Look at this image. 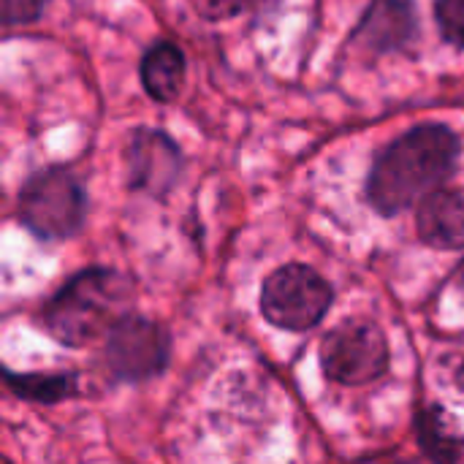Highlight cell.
<instances>
[{
    "label": "cell",
    "mask_w": 464,
    "mask_h": 464,
    "mask_svg": "<svg viewBox=\"0 0 464 464\" xmlns=\"http://www.w3.org/2000/svg\"><path fill=\"white\" fill-rule=\"evenodd\" d=\"M87 215V196L68 169H44L19 190V220L41 239L79 234Z\"/></svg>",
    "instance_id": "3957f363"
},
{
    "label": "cell",
    "mask_w": 464,
    "mask_h": 464,
    "mask_svg": "<svg viewBox=\"0 0 464 464\" xmlns=\"http://www.w3.org/2000/svg\"><path fill=\"white\" fill-rule=\"evenodd\" d=\"M419 237L438 250L464 247V196L457 190H435L419 204Z\"/></svg>",
    "instance_id": "9c48e42d"
},
{
    "label": "cell",
    "mask_w": 464,
    "mask_h": 464,
    "mask_svg": "<svg viewBox=\"0 0 464 464\" xmlns=\"http://www.w3.org/2000/svg\"><path fill=\"white\" fill-rule=\"evenodd\" d=\"M459 283H462V288H464V264L459 266Z\"/></svg>",
    "instance_id": "2e32d148"
},
{
    "label": "cell",
    "mask_w": 464,
    "mask_h": 464,
    "mask_svg": "<svg viewBox=\"0 0 464 464\" xmlns=\"http://www.w3.org/2000/svg\"><path fill=\"white\" fill-rule=\"evenodd\" d=\"M332 285L304 264L275 269L261 285V315L285 332H307L324 321L332 307Z\"/></svg>",
    "instance_id": "277c9868"
},
{
    "label": "cell",
    "mask_w": 464,
    "mask_h": 464,
    "mask_svg": "<svg viewBox=\"0 0 464 464\" xmlns=\"http://www.w3.org/2000/svg\"><path fill=\"white\" fill-rule=\"evenodd\" d=\"M5 383L16 397L41 405L63 402L76 392V375L71 372H5Z\"/></svg>",
    "instance_id": "7c38bea8"
},
{
    "label": "cell",
    "mask_w": 464,
    "mask_h": 464,
    "mask_svg": "<svg viewBox=\"0 0 464 464\" xmlns=\"http://www.w3.org/2000/svg\"><path fill=\"white\" fill-rule=\"evenodd\" d=\"M141 84L150 98L169 103L185 84V54L177 44L160 41L141 60Z\"/></svg>",
    "instance_id": "8fae6325"
},
{
    "label": "cell",
    "mask_w": 464,
    "mask_h": 464,
    "mask_svg": "<svg viewBox=\"0 0 464 464\" xmlns=\"http://www.w3.org/2000/svg\"><path fill=\"white\" fill-rule=\"evenodd\" d=\"M435 19L451 44L464 46V0H438Z\"/></svg>",
    "instance_id": "4fadbf2b"
},
{
    "label": "cell",
    "mask_w": 464,
    "mask_h": 464,
    "mask_svg": "<svg viewBox=\"0 0 464 464\" xmlns=\"http://www.w3.org/2000/svg\"><path fill=\"white\" fill-rule=\"evenodd\" d=\"M128 185L147 196H166L182 171V155L177 144L152 128H139L128 144Z\"/></svg>",
    "instance_id": "52a82bcc"
},
{
    "label": "cell",
    "mask_w": 464,
    "mask_h": 464,
    "mask_svg": "<svg viewBox=\"0 0 464 464\" xmlns=\"http://www.w3.org/2000/svg\"><path fill=\"white\" fill-rule=\"evenodd\" d=\"M133 283L117 269L92 266L73 275L41 310L46 332L71 348L106 340L133 313Z\"/></svg>",
    "instance_id": "7a4b0ae2"
},
{
    "label": "cell",
    "mask_w": 464,
    "mask_h": 464,
    "mask_svg": "<svg viewBox=\"0 0 464 464\" xmlns=\"http://www.w3.org/2000/svg\"><path fill=\"white\" fill-rule=\"evenodd\" d=\"M416 33V11L411 0H372L364 11L356 38L372 52H394Z\"/></svg>",
    "instance_id": "ba28073f"
},
{
    "label": "cell",
    "mask_w": 464,
    "mask_h": 464,
    "mask_svg": "<svg viewBox=\"0 0 464 464\" xmlns=\"http://www.w3.org/2000/svg\"><path fill=\"white\" fill-rule=\"evenodd\" d=\"M459 158V141L446 125H416L394 139L372 163L367 198L375 212L392 218L440 190Z\"/></svg>",
    "instance_id": "6da1fadb"
},
{
    "label": "cell",
    "mask_w": 464,
    "mask_h": 464,
    "mask_svg": "<svg viewBox=\"0 0 464 464\" xmlns=\"http://www.w3.org/2000/svg\"><path fill=\"white\" fill-rule=\"evenodd\" d=\"M416 438L432 464H459L464 459V432L440 405H430L419 413Z\"/></svg>",
    "instance_id": "30bf717a"
},
{
    "label": "cell",
    "mask_w": 464,
    "mask_h": 464,
    "mask_svg": "<svg viewBox=\"0 0 464 464\" xmlns=\"http://www.w3.org/2000/svg\"><path fill=\"white\" fill-rule=\"evenodd\" d=\"M171 353L169 334L147 318H125L103 343V364L114 381L139 383L166 370Z\"/></svg>",
    "instance_id": "8992f818"
},
{
    "label": "cell",
    "mask_w": 464,
    "mask_h": 464,
    "mask_svg": "<svg viewBox=\"0 0 464 464\" xmlns=\"http://www.w3.org/2000/svg\"><path fill=\"white\" fill-rule=\"evenodd\" d=\"M46 0H0V16L5 24L33 22L44 11Z\"/></svg>",
    "instance_id": "9a60e30c"
},
{
    "label": "cell",
    "mask_w": 464,
    "mask_h": 464,
    "mask_svg": "<svg viewBox=\"0 0 464 464\" xmlns=\"http://www.w3.org/2000/svg\"><path fill=\"white\" fill-rule=\"evenodd\" d=\"M253 0H190L193 11L204 16L207 22H223L237 14H242Z\"/></svg>",
    "instance_id": "5bb4252c"
},
{
    "label": "cell",
    "mask_w": 464,
    "mask_h": 464,
    "mask_svg": "<svg viewBox=\"0 0 464 464\" xmlns=\"http://www.w3.org/2000/svg\"><path fill=\"white\" fill-rule=\"evenodd\" d=\"M321 370L343 386H364L389 370V343L378 324L353 318L326 332L321 340Z\"/></svg>",
    "instance_id": "5b68a950"
}]
</instances>
